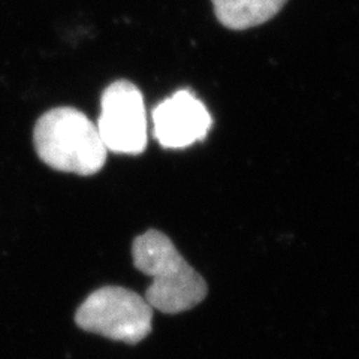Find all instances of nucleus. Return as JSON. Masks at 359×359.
Masks as SVG:
<instances>
[{
	"label": "nucleus",
	"mask_w": 359,
	"mask_h": 359,
	"mask_svg": "<svg viewBox=\"0 0 359 359\" xmlns=\"http://www.w3.org/2000/svg\"><path fill=\"white\" fill-rule=\"evenodd\" d=\"M96 123L105 149L120 154H141L147 147V114L140 88L120 80L105 88Z\"/></svg>",
	"instance_id": "obj_4"
},
{
	"label": "nucleus",
	"mask_w": 359,
	"mask_h": 359,
	"mask_svg": "<svg viewBox=\"0 0 359 359\" xmlns=\"http://www.w3.org/2000/svg\"><path fill=\"white\" fill-rule=\"evenodd\" d=\"M153 137L163 149H186L202 141L211 129L208 109L187 90H180L153 109Z\"/></svg>",
	"instance_id": "obj_5"
},
{
	"label": "nucleus",
	"mask_w": 359,
	"mask_h": 359,
	"mask_svg": "<svg viewBox=\"0 0 359 359\" xmlns=\"http://www.w3.org/2000/svg\"><path fill=\"white\" fill-rule=\"evenodd\" d=\"M75 322L87 332L137 344L151 332L153 309L129 289L105 286L84 299L75 313Z\"/></svg>",
	"instance_id": "obj_3"
},
{
	"label": "nucleus",
	"mask_w": 359,
	"mask_h": 359,
	"mask_svg": "<svg viewBox=\"0 0 359 359\" xmlns=\"http://www.w3.org/2000/svg\"><path fill=\"white\" fill-rule=\"evenodd\" d=\"M33 142L41 161L55 171L93 175L107 162L95 123L75 108H54L39 117Z\"/></svg>",
	"instance_id": "obj_2"
},
{
	"label": "nucleus",
	"mask_w": 359,
	"mask_h": 359,
	"mask_svg": "<svg viewBox=\"0 0 359 359\" xmlns=\"http://www.w3.org/2000/svg\"><path fill=\"white\" fill-rule=\"evenodd\" d=\"M133 264L151 277L145 301L153 310L175 314L196 307L207 297L205 280L187 264L165 233L150 229L132 244Z\"/></svg>",
	"instance_id": "obj_1"
},
{
	"label": "nucleus",
	"mask_w": 359,
	"mask_h": 359,
	"mask_svg": "<svg viewBox=\"0 0 359 359\" xmlns=\"http://www.w3.org/2000/svg\"><path fill=\"white\" fill-rule=\"evenodd\" d=\"M217 20L231 30L256 27L274 18L287 0H211Z\"/></svg>",
	"instance_id": "obj_6"
}]
</instances>
